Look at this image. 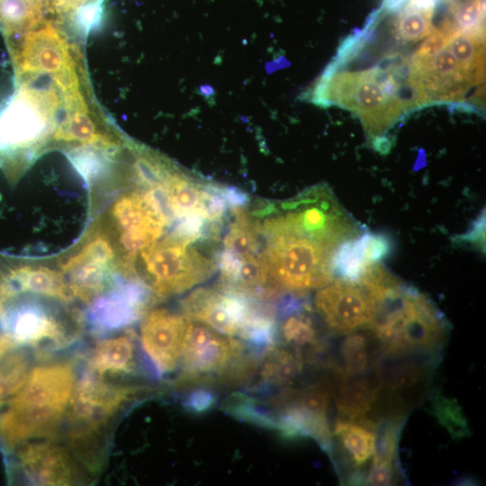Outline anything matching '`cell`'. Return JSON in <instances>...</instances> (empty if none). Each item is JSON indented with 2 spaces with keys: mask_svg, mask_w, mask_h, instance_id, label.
Masks as SVG:
<instances>
[{
  "mask_svg": "<svg viewBox=\"0 0 486 486\" xmlns=\"http://www.w3.org/2000/svg\"><path fill=\"white\" fill-rule=\"evenodd\" d=\"M74 381L67 363L31 369L22 389L0 412V446L8 460L32 440L54 434L68 407Z\"/></svg>",
  "mask_w": 486,
  "mask_h": 486,
  "instance_id": "1",
  "label": "cell"
},
{
  "mask_svg": "<svg viewBox=\"0 0 486 486\" xmlns=\"http://www.w3.org/2000/svg\"><path fill=\"white\" fill-rule=\"evenodd\" d=\"M65 96L55 82L40 88L26 79L0 110V168L10 179L20 175L40 142L56 130Z\"/></svg>",
  "mask_w": 486,
  "mask_h": 486,
  "instance_id": "2",
  "label": "cell"
},
{
  "mask_svg": "<svg viewBox=\"0 0 486 486\" xmlns=\"http://www.w3.org/2000/svg\"><path fill=\"white\" fill-rule=\"evenodd\" d=\"M368 328L387 356H408L437 348L446 334V321L424 294L403 285L381 302Z\"/></svg>",
  "mask_w": 486,
  "mask_h": 486,
  "instance_id": "3",
  "label": "cell"
},
{
  "mask_svg": "<svg viewBox=\"0 0 486 486\" xmlns=\"http://www.w3.org/2000/svg\"><path fill=\"white\" fill-rule=\"evenodd\" d=\"M262 254L275 284L285 292L302 293L333 281L335 249L285 227L277 217L264 220Z\"/></svg>",
  "mask_w": 486,
  "mask_h": 486,
  "instance_id": "4",
  "label": "cell"
},
{
  "mask_svg": "<svg viewBox=\"0 0 486 486\" xmlns=\"http://www.w3.org/2000/svg\"><path fill=\"white\" fill-rule=\"evenodd\" d=\"M398 90L391 76L383 81L374 70L339 74L327 71L314 89L312 101L353 111L361 118L367 132L377 136L405 110Z\"/></svg>",
  "mask_w": 486,
  "mask_h": 486,
  "instance_id": "5",
  "label": "cell"
},
{
  "mask_svg": "<svg viewBox=\"0 0 486 486\" xmlns=\"http://www.w3.org/2000/svg\"><path fill=\"white\" fill-rule=\"evenodd\" d=\"M187 319L181 355L182 383L193 385L216 379L237 382L255 371V359L243 343Z\"/></svg>",
  "mask_w": 486,
  "mask_h": 486,
  "instance_id": "6",
  "label": "cell"
},
{
  "mask_svg": "<svg viewBox=\"0 0 486 486\" xmlns=\"http://www.w3.org/2000/svg\"><path fill=\"white\" fill-rule=\"evenodd\" d=\"M140 255L149 276V289L158 298L183 292L205 281L216 270L215 262L170 234L143 249Z\"/></svg>",
  "mask_w": 486,
  "mask_h": 486,
  "instance_id": "7",
  "label": "cell"
},
{
  "mask_svg": "<svg viewBox=\"0 0 486 486\" xmlns=\"http://www.w3.org/2000/svg\"><path fill=\"white\" fill-rule=\"evenodd\" d=\"M139 388L109 383L86 374L75 384L68 404V418L73 440L87 438L103 426Z\"/></svg>",
  "mask_w": 486,
  "mask_h": 486,
  "instance_id": "8",
  "label": "cell"
},
{
  "mask_svg": "<svg viewBox=\"0 0 486 486\" xmlns=\"http://www.w3.org/2000/svg\"><path fill=\"white\" fill-rule=\"evenodd\" d=\"M11 56L18 79L36 76H63L75 71V63L65 36L43 21L11 44Z\"/></svg>",
  "mask_w": 486,
  "mask_h": 486,
  "instance_id": "9",
  "label": "cell"
},
{
  "mask_svg": "<svg viewBox=\"0 0 486 486\" xmlns=\"http://www.w3.org/2000/svg\"><path fill=\"white\" fill-rule=\"evenodd\" d=\"M314 303L328 328L341 335L369 328L378 309L375 299L361 284L341 279L321 287Z\"/></svg>",
  "mask_w": 486,
  "mask_h": 486,
  "instance_id": "10",
  "label": "cell"
},
{
  "mask_svg": "<svg viewBox=\"0 0 486 486\" xmlns=\"http://www.w3.org/2000/svg\"><path fill=\"white\" fill-rule=\"evenodd\" d=\"M258 300L201 287L182 302L187 318L229 336L242 337Z\"/></svg>",
  "mask_w": 486,
  "mask_h": 486,
  "instance_id": "11",
  "label": "cell"
},
{
  "mask_svg": "<svg viewBox=\"0 0 486 486\" xmlns=\"http://www.w3.org/2000/svg\"><path fill=\"white\" fill-rule=\"evenodd\" d=\"M112 217L120 229V244L126 252L125 262L129 263L138 252L156 242L166 226L141 192L122 195L112 207Z\"/></svg>",
  "mask_w": 486,
  "mask_h": 486,
  "instance_id": "12",
  "label": "cell"
},
{
  "mask_svg": "<svg viewBox=\"0 0 486 486\" xmlns=\"http://www.w3.org/2000/svg\"><path fill=\"white\" fill-rule=\"evenodd\" d=\"M188 319L166 309L150 310L141 324L142 346L159 374L176 369L181 359Z\"/></svg>",
  "mask_w": 486,
  "mask_h": 486,
  "instance_id": "13",
  "label": "cell"
},
{
  "mask_svg": "<svg viewBox=\"0 0 486 486\" xmlns=\"http://www.w3.org/2000/svg\"><path fill=\"white\" fill-rule=\"evenodd\" d=\"M9 467L20 471L37 485H68L74 482L76 468L68 451L50 442H30L8 460Z\"/></svg>",
  "mask_w": 486,
  "mask_h": 486,
  "instance_id": "14",
  "label": "cell"
},
{
  "mask_svg": "<svg viewBox=\"0 0 486 486\" xmlns=\"http://www.w3.org/2000/svg\"><path fill=\"white\" fill-rule=\"evenodd\" d=\"M150 289L139 279L119 283L112 290L95 298L89 310L92 326L101 331L124 328L144 312Z\"/></svg>",
  "mask_w": 486,
  "mask_h": 486,
  "instance_id": "15",
  "label": "cell"
},
{
  "mask_svg": "<svg viewBox=\"0 0 486 486\" xmlns=\"http://www.w3.org/2000/svg\"><path fill=\"white\" fill-rule=\"evenodd\" d=\"M61 268L69 276L71 293L82 301L91 302L104 291L112 265L79 250Z\"/></svg>",
  "mask_w": 486,
  "mask_h": 486,
  "instance_id": "16",
  "label": "cell"
},
{
  "mask_svg": "<svg viewBox=\"0 0 486 486\" xmlns=\"http://www.w3.org/2000/svg\"><path fill=\"white\" fill-rule=\"evenodd\" d=\"M7 273L14 285L22 292L68 300L70 290L61 273L7 257Z\"/></svg>",
  "mask_w": 486,
  "mask_h": 486,
  "instance_id": "17",
  "label": "cell"
},
{
  "mask_svg": "<svg viewBox=\"0 0 486 486\" xmlns=\"http://www.w3.org/2000/svg\"><path fill=\"white\" fill-rule=\"evenodd\" d=\"M66 110L65 118L54 131V140L75 141L83 145H97L104 148L116 146V142L111 137L100 131L81 94L68 103Z\"/></svg>",
  "mask_w": 486,
  "mask_h": 486,
  "instance_id": "18",
  "label": "cell"
},
{
  "mask_svg": "<svg viewBox=\"0 0 486 486\" xmlns=\"http://www.w3.org/2000/svg\"><path fill=\"white\" fill-rule=\"evenodd\" d=\"M381 383L360 375H342L336 396L338 413L346 419L362 420L373 410L379 397Z\"/></svg>",
  "mask_w": 486,
  "mask_h": 486,
  "instance_id": "19",
  "label": "cell"
},
{
  "mask_svg": "<svg viewBox=\"0 0 486 486\" xmlns=\"http://www.w3.org/2000/svg\"><path fill=\"white\" fill-rule=\"evenodd\" d=\"M303 368L302 354L276 344L263 350L256 364V387L267 389L292 382Z\"/></svg>",
  "mask_w": 486,
  "mask_h": 486,
  "instance_id": "20",
  "label": "cell"
},
{
  "mask_svg": "<svg viewBox=\"0 0 486 486\" xmlns=\"http://www.w3.org/2000/svg\"><path fill=\"white\" fill-rule=\"evenodd\" d=\"M334 435L355 466H361L374 454L376 434L371 420L338 419Z\"/></svg>",
  "mask_w": 486,
  "mask_h": 486,
  "instance_id": "21",
  "label": "cell"
},
{
  "mask_svg": "<svg viewBox=\"0 0 486 486\" xmlns=\"http://www.w3.org/2000/svg\"><path fill=\"white\" fill-rule=\"evenodd\" d=\"M133 359V340L130 336L123 335L100 342L91 356L90 368L99 375L128 373Z\"/></svg>",
  "mask_w": 486,
  "mask_h": 486,
  "instance_id": "22",
  "label": "cell"
},
{
  "mask_svg": "<svg viewBox=\"0 0 486 486\" xmlns=\"http://www.w3.org/2000/svg\"><path fill=\"white\" fill-rule=\"evenodd\" d=\"M45 0H0V29L7 37L23 34L43 20Z\"/></svg>",
  "mask_w": 486,
  "mask_h": 486,
  "instance_id": "23",
  "label": "cell"
},
{
  "mask_svg": "<svg viewBox=\"0 0 486 486\" xmlns=\"http://www.w3.org/2000/svg\"><path fill=\"white\" fill-rule=\"evenodd\" d=\"M446 45L471 82H481L484 70L482 33L455 31L448 38Z\"/></svg>",
  "mask_w": 486,
  "mask_h": 486,
  "instance_id": "24",
  "label": "cell"
},
{
  "mask_svg": "<svg viewBox=\"0 0 486 486\" xmlns=\"http://www.w3.org/2000/svg\"><path fill=\"white\" fill-rule=\"evenodd\" d=\"M235 216L223 238L224 247L243 257L261 253L259 238L262 227L257 221H252L248 212L243 208L231 209Z\"/></svg>",
  "mask_w": 486,
  "mask_h": 486,
  "instance_id": "25",
  "label": "cell"
},
{
  "mask_svg": "<svg viewBox=\"0 0 486 486\" xmlns=\"http://www.w3.org/2000/svg\"><path fill=\"white\" fill-rule=\"evenodd\" d=\"M202 184L194 178L176 170L167 178L165 186L176 219L197 212Z\"/></svg>",
  "mask_w": 486,
  "mask_h": 486,
  "instance_id": "26",
  "label": "cell"
},
{
  "mask_svg": "<svg viewBox=\"0 0 486 486\" xmlns=\"http://www.w3.org/2000/svg\"><path fill=\"white\" fill-rule=\"evenodd\" d=\"M308 305L284 316L281 324V335L284 341L302 353L304 348L317 349L320 341L315 326L310 317L306 314Z\"/></svg>",
  "mask_w": 486,
  "mask_h": 486,
  "instance_id": "27",
  "label": "cell"
},
{
  "mask_svg": "<svg viewBox=\"0 0 486 486\" xmlns=\"http://www.w3.org/2000/svg\"><path fill=\"white\" fill-rule=\"evenodd\" d=\"M368 266L357 238L341 242L332 254L333 275L341 280L357 282Z\"/></svg>",
  "mask_w": 486,
  "mask_h": 486,
  "instance_id": "28",
  "label": "cell"
},
{
  "mask_svg": "<svg viewBox=\"0 0 486 486\" xmlns=\"http://www.w3.org/2000/svg\"><path fill=\"white\" fill-rule=\"evenodd\" d=\"M403 423L402 416H394L376 426L374 464L396 465L398 443Z\"/></svg>",
  "mask_w": 486,
  "mask_h": 486,
  "instance_id": "29",
  "label": "cell"
},
{
  "mask_svg": "<svg viewBox=\"0 0 486 486\" xmlns=\"http://www.w3.org/2000/svg\"><path fill=\"white\" fill-rule=\"evenodd\" d=\"M339 356L343 364V368L339 370L340 374H364L370 360L366 338L356 332L347 334L340 345Z\"/></svg>",
  "mask_w": 486,
  "mask_h": 486,
  "instance_id": "30",
  "label": "cell"
},
{
  "mask_svg": "<svg viewBox=\"0 0 486 486\" xmlns=\"http://www.w3.org/2000/svg\"><path fill=\"white\" fill-rule=\"evenodd\" d=\"M433 10H422L408 5L406 10L399 16L397 32L405 40H418L429 36L433 31Z\"/></svg>",
  "mask_w": 486,
  "mask_h": 486,
  "instance_id": "31",
  "label": "cell"
},
{
  "mask_svg": "<svg viewBox=\"0 0 486 486\" xmlns=\"http://www.w3.org/2000/svg\"><path fill=\"white\" fill-rule=\"evenodd\" d=\"M423 374L422 365L414 361H396L390 365L381 368L380 383H384L392 390H400L416 384Z\"/></svg>",
  "mask_w": 486,
  "mask_h": 486,
  "instance_id": "32",
  "label": "cell"
},
{
  "mask_svg": "<svg viewBox=\"0 0 486 486\" xmlns=\"http://www.w3.org/2000/svg\"><path fill=\"white\" fill-rule=\"evenodd\" d=\"M101 148H104L97 145H83L68 153L71 162L88 182L96 180L106 168V157Z\"/></svg>",
  "mask_w": 486,
  "mask_h": 486,
  "instance_id": "33",
  "label": "cell"
},
{
  "mask_svg": "<svg viewBox=\"0 0 486 486\" xmlns=\"http://www.w3.org/2000/svg\"><path fill=\"white\" fill-rule=\"evenodd\" d=\"M432 405L434 415L448 429L453 437L459 438L468 435L466 420L456 402L436 394Z\"/></svg>",
  "mask_w": 486,
  "mask_h": 486,
  "instance_id": "34",
  "label": "cell"
},
{
  "mask_svg": "<svg viewBox=\"0 0 486 486\" xmlns=\"http://www.w3.org/2000/svg\"><path fill=\"white\" fill-rule=\"evenodd\" d=\"M454 27L463 32L482 33L484 11L482 0H463L452 6Z\"/></svg>",
  "mask_w": 486,
  "mask_h": 486,
  "instance_id": "35",
  "label": "cell"
},
{
  "mask_svg": "<svg viewBox=\"0 0 486 486\" xmlns=\"http://www.w3.org/2000/svg\"><path fill=\"white\" fill-rule=\"evenodd\" d=\"M220 187L216 184H202L197 212L207 221H221L229 209Z\"/></svg>",
  "mask_w": 486,
  "mask_h": 486,
  "instance_id": "36",
  "label": "cell"
},
{
  "mask_svg": "<svg viewBox=\"0 0 486 486\" xmlns=\"http://www.w3.org/2000/svg\"><path fill=\"white\" fill-rule=\"evenodd\" d=\"M357 239L369 265L379 263L389 255L392 249L389 237L382 233L365 230L357 237Z\"/></svg>",
  "mask_w": 486,
  "mask_h": 486,
  "instance_id": "37",
  "label": "cell"
},
{
  "mask_svg": "<svg viewBox=\"0 0 486 486\" xmlns=\"http://www.w3.org/2000/svg\"><path fill=\"white\" fill-rule=\"evenodd\" d=\"M396 465L372 463L367 475L363 482L366 485H392L395 482Z\"/></svg>",
  "mask_w": 486,
  "mask_h": 486,
  "instance_id": "38",
  "label": "cell"
},
{
  "mask_svg": "<svg viewBox=\"0 0 486 486\" xmlns=\"http://www.w3.org/2000/svg\"><path fill=\"white\" fill-rule=\"evenodd\" d=\"M456 241L475 245L481 249H485V211L473 221L471 228L463 235L456 237Z\"/></svg>",
  "mask_w": 486,
  "mask_h": 486,
  "instance_id": "39",
  "label": "cell"
},
{
  "mask_svg": "<svg viewBox=\"0 0 486 486\" xmlns=\"http://www.w3.org/2000/svg\"><path fill=\"white\" fill-rule=\"evenodd\" d=\"M241 263V256L232 251L224 248L217 253L215 264L221 273V282H226L232 278L238 271Z\"/></svg>",
  "mask_w": 486,
  "mask_h": 486,
  "instance_id": "40",
  "label": "cell"
},
{
  "mask_svg": "<svg viewBox=\"0 0 486 486\" xmlns=\"http://www.w3.org/2000/svg\"><path fill=\"white\" fill-rule=\"evenodd\" d=\"M184 407L194 413H201L211 409L215 403V396L209 391L199 389L194 391L184 400Z\"/></svg>",
  "mask_w": 486,
  "mask_h": 486,
  "instance_id": "41",
  "label": "cell"
},
{
  "mask_svg": "<svg viewBox=\"0 0 486 486\" xmlns=\"http://www.w3.org/2000/svg\"><path fill=\"white\" fill-rule=\"evenodd\" d=\"M103 0H50V9L58 15L72 14L77 10Z\"/></svg>",
  "mask_w": 486,
  "mask_h": 486,
  "instance_id": "42",
  "label": "cell"
},
{
  "mask_svg": "<svg viewBox=\"0 0 486 486\" xmlns=\"http://www.w3.org/2000/svg\"><path fill=\"white\" fill-rule=\"evenodd\" d=\"M220 191L224 196L229 208H243L249 202L247 193L232 185H221Z\"/></svg>",
  "mask_w": 486,
  "mask_h": 486,
  "instance_id": "43",
  "label": "cell"
}]
</instances>
